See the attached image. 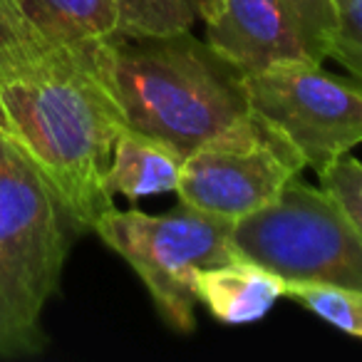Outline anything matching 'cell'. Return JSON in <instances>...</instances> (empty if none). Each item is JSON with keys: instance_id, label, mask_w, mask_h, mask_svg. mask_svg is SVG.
I'll use <instances>...</instances> for the list:
<instances>
[{"instance_id": "7a4b0ae2", "label": "cell", "mask_w": 362, "mask_h": 362, "mask_svg": "<svg viewBox=\"0 0 362 362\" xmlns=\"http://www.w3.org/2000/svg\"><path fill=\"white\" fill-rule=\"evenodd\" d=\"M90 57L127 129L164 141L184 159L251 119L243 70L192 30L115 35L90 45Z\"/></svg>"}, {"instance_id": "2e32d148", "label": "cell", "mask_w": 362, "mask_h": 362, "mask_svg": "<svg viewBox=\"0 0 362 362\" xmlns=\"http://www.w3.org/2000/svg\"><path fill=\"white\" fill-rule=\"evenodd\" d=\"M0 355H6V342H3V327H0Z\"/></svg>"}, {"instance_id": "ac0fdd59", "label": "cell", "mask_w": 362, "mask_h": 362, "mask_svg": "<svg viewBox=\"0 0 362 362\" xmlns=\"http://www.w3.org/2000/svg\"><path fill=\"white\" fill-rule=\"evenodd\" d=\"M0 16H8V11L3 8V3H0ZM8 18H11V16H8Z\"/></svg>"}, {"instance_id": "5bb4252c", "label": "cell", "mask_w": 362, "mask_h": 362, "mask_svg": "<svg viewBox=\"0 0 362 362\" xmlns=\"http://www.w3.org/2000/svg\"><path fill=\"white\" fill-rule=\"evenodd\" d=\"M320 189L337 204L342 216L362 238V161L345 154L317 171Z\"/></svg>"}, {"instance_id": "52a82bcc", "label": "cell", "mask_w": 362, "mask_h": 362, "mask_svg": "<svg viewBox=\"0 0 362 362\" xmlns=\"http://www.w3.org/2000/svg\"><path fill=\"white\" fill-rule=\"evenodd\" d=\"M303 169L293 146L251 115L184 159L176 194L187 206L238 221L271 206Z\"/></svg>"}, {"instance_id": "8992f818", "label": "cell", "mask_w": 362, "mask_h": 362, "mask_svg": "<svg viewBox=\"0 0 362 362\" xmlns=\"http://www.w3.org/2000/svg\"><path fill=\"white\" fill-rule=\"evenodd\" d=\"M251 115L286 139L303 166L322 171L362 144V80L310 62L243 72Z\"/></svg>"}, {"instance_id": "30bf717a", "label": "cell", "mask_w": 362, "mask_h": 362, "mask_svg": "<svg viewBox=\"0 0 362 362\" xmlns=\"http://www.w3.org/2000/svg\"><path fill=\"white\" fill-rule=\"evenodd\" d=\"M11 18L33 37L57 47H87L119 30L115 0H11Z\"/></svg>"}, {"instance_id": "8fae6325", "label": "cell", "mask_w": 362, "mask_h": 362, "mask_svg": "<svg viewBox=\"0 0 362 362\" xmlns=\"http://www.w3.org/2000/svg\"><path fill=\"white\" fill-rule=\"evenodd\" d=\"M181 166L184 156L169 144L134 129H124L115 144L112 164L107 171V192L112 197L122 194L129 202L176 192Z\"/></svg>"}, {"instance_id": "e0dca14e", "label": "cell", "mask_w": 362, "mask_h": 362, "mask_svg": "<svg viewBox=\"0 0 362 362\" xmlns=\"http://www.w3.org/2000/svg\"><path fill=\"white\" fill-rule=\"evenodd\" d=\"M0 3H3V8H6L8 16H11V0H0Z\"/></svg>"}, {"instance_id": "3957f363", "label": "cell", "mask_w": 362, "mask_h": 362, "mask_svg": "<svg viewBox=\"0 0 362 362\" xmlns=\"http://www.w3.org/2000/svg\"><path fill=\"white\" fill-rule=\"evenodd\" d=\"M80 236L47 181L0 129V327L6 355L45 345L42 310Z\"/></svg>"}, {"instance_id": "7c38bea8", "label": "cell", "mask_w": 362, "mask_h": 362, "mask_svg": "<svg viewBox=\"0 0 362 362\" xmlns=\"http://www.w3.org/2000/svg\"><path fill=\"white\" fill-rule=\"evenodd\" d=\"M122 37L171 35L192 30L197 21L194 0H115Z\"/></svg>"}, {"instance_id": "9a60e30c", "label": "cell", "mask_w": 362, "mask_h": 362, "mask_svg": "<svg viewBox=\"0 0 362 362\" xmlns=\"http://www.w3.org/2000/svg\"><path fill=\"white\" fill-rule=\"evenodd\" d=\"M335 33L330 57H335L352 77L362 80V0H332Z\"/></svg>"}, {"instance_id": "5b68a950", "label": "cell", "mask_w": 362, "mask_h": 362, "mask_svg": "<svg viewBox=\"0 0 362 362\" xmlns=\"http://www.w3.org/2000/svg\"><path fill=\"white\" fill-rule=\"evenodd\" d=\"M238 256L291 283L362 291V238L322 189L291 179L261 211L233 223Z\"/></svg>"}, {"instance_id": "ba28073f", "label": "cell", "mask_w": 362, "mask_h": 362, "mask_svg": "<svg viewBox=\"0 0 362 362\" xmlns=\"http://www.w3.org/2000/svg\"><path fill=\"white\" fill-rule=\"evenodd\" d=\"M194 8L209 45L243 72L330 57L332 0H194Z\"/></svg>"}, {"instance_id": "277c9868", "label": "cell", "mask_w": 362, "mask_h": 362, "mask_svg": "<svg viewBox=\"0 0 362 362\" xmlns=\"http://www.w3.org/2000/svg\"><path fill=\"white\" fill-rule=\"evenodd\" d=\"M231 218L181 204L159 216L110 206L92 231L122 256L149 291L161 320L176 332L197 327V273L238 256Z\"/></svg>"}, {"instance_id": "9c48e42d", "label": "cell", "mask_w": 362, "mask_h": 362, "mask_svg": "<svg viewBox=\"0 0 362 362\" xmlns=\"http://www.w3.org/2000/svg\"><path fill=\"white\" fill-rule=\"evenodd\" d=\"M286 281L268 268L233 256L197 273V298L216 320L226 325H246L266 317L283 296Z\"/></svg>"}, {"instance_id": "6da1fadb", "label": "cell", "mask_w": 362, "mask_h": 362, "mask_svg": "<svg viewBox=\"0 0 362 362\" xmlns=\"http://www.w3.org/2000/svg\"><path fill=\"white\" fill-rule=\"evenodd\" d=\"M0 129L47 181L77 233L115 206L105 179L127 124L90 45H47L0 16Z\"/></svg>"}, {"instance_id": "4fadbf2b", "label": "cell", "mask_w": 362, "mask_h": 362, "mask_svg": "<svg viewBox=\"0 0 362 362\" xmlns=\"http://www.w3.org/2000/svg\"><path fill=\"white\" fill-rule=\"evenodd\" d=\"M283 296H291L303 308L315 313L330 325L345 330L347 335L362 337V291L322 283H291L286 281Z\"/></svg>"}]
</instances>
